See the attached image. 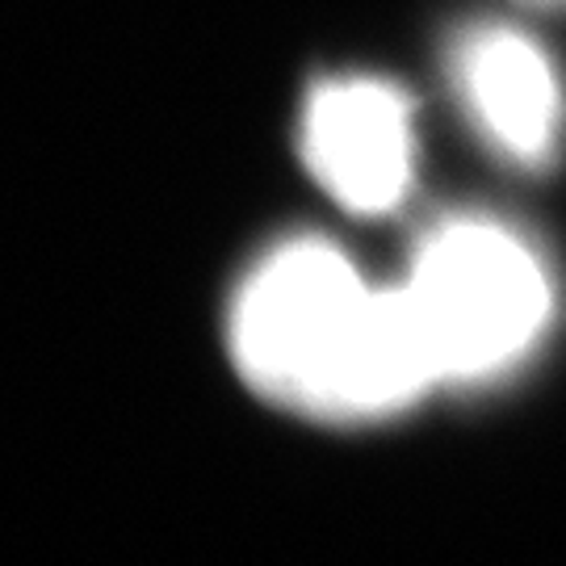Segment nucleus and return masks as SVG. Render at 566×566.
Masks as SVG:
<instances>
[{
	"instance_id": "nucleus-1",
	"label": "nucleus",
	"mask_w": 566,
	"mask_h": 566,
	"mask_svg": "<svg viewBox=\"0 0 566 566\" xmlns=\"http://www.w3.org/2000/svg\"><path fill=\"white\" fill-rule=\"evenodd\" d=\"M243 378L324 420L403 411L441 382L407 290H374L332 243H290L235 303Z\"/></svg>"
},
{
	"instance_id": "nucleus-2",
	"label": "nucleus",
	"mask_w": 566,
	"mask_h": 566,
	"mask_svg": "<svg viewBox=\"0 0 566 566\" xmlns=\"http://www.w3.org/2000/svg\"><path fill=\"white\" fill-rule=\"evenodd\" d=\"M441 382H479L521 361L546 332L554 290L512 231L483 219L437 227L403 285Z\"/></svg>"
},
{
	"instance_id": "nucleus-3",
	"label": "nucleus",
	"mask_w": 566,
	"mask_h": 566,
	"mask_svg": "<svg viewBox=\"0 0 566 566\" xmlns=\"http://www.w3.org/2000/svg\"><path fill=\"white\" fill-rule=\"evenodd\" d=\"M303 160L344 210H395L416 168L411 102L382 81H336L315 88L303 122Z\"/></svg>"
},
{
	"instance_id": "nucleus-4",
	"label": "nucleus",
	"mask_w": 566,
	"mask_h": 566,
	"mask_svg": "<svg viewBox=\"0 0 566 566\" xmlns=\"http://www.w3.org/2000/svg\"><path fill=\"white\" fill-rule=\"evenodd\" d=\"M453 81L479 130L504 156L546 164L563 135V88L546 51L507 25H479L453 51Z\"/></svg>"
},
{
	"instance_id": "nucleus-5",
	"label": "nucleus",
	"mask_w": 566,
	"mask_h": 566,
	"mask_svg": "<svg viewBox=\"0 0 566 566\" xmlns=\"http://www.w3.org/2000/svg\"><path fill=\"white\" fill-rule=\"evenodd\" d=\"M525 4H566V0H525Z\"/></svg>"
}]
</instances>
